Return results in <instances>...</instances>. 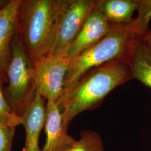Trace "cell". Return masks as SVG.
<instances>
[{
	"mask_svg": "<svg viewBox=\"0 0 151 151\" xmlns=\"http://www.w3.org/2000/svg\"><path fill=\"white\" fill-rule=\"evenodd\" d=\"M133 79L128 59L116 60L87 71L57 101L63 127L83 111L99 107L115 87Z\"/></svg>",
	"mask_w": 151,
	"mask_h": 151,
	"instance_id": "cell-1",
	"label": "cell"
},
{
	"mask_svg": "<svg viewBox=\"0 0 151 151\" xmlns=\"http://www.w3.org/2000/svg\"><path fill=\"white\" fill-rule=\"evenodd\" d=\"M56 12L57 0H22L16 34L32 64L51 51Z\"/></svg>",
	"mask_w": 151,
	"mask_h": 151,
	"instance_id": "cell-2",
	"label": "cell"
},
{
	"mask_svg": "<svg viewBox=\"0 0 151 151\" xmlns=\"http://www.w3.org/2000/svg\"><path fill=\"white\" fill-rule=\"evenodd\" d=\"M133 21L129 24L116 26L102 40L70 61L65 76L63 93L70 90L87 71L128 58L133 42L139 37Z\"/></svg>",
	"mask_w": 151,
	"mask_h": 151,
	"instance_id": "cell-3",
	"label": "cell"
},
{
	"mask_svg": "<svg viewBox=\"0 0 151 151\" xmlns=\"http://www.w3.org/2000/svg\"><path fill=\"white\" fill-rule=\"evenodd\" d=\"M6 71L9 79L7 103L12 111L20 116L35 92L33 86V64L16 33Z\"/></svg>",
	"mask_w": 151,
	"mask_h": 151,
	"instance_id": "cell-4",
	"label": "cell"
},
{
	"mask_svg": "<svg viewBox=\"0 0 151 151\" xmlns=\"http://www.w3.org/2000/svg\"><path fill=\"white\" fill-rule=\"evenodd\" d=\"M97 2V0H57L54 40L48 55H62Z\"/></svg>",
	"mask_w": 151,
	"mask_h": 151,
	"instance_id": "cell-5",
	"label": "cell"
},
{
	"mask_svg": "<svg viewBox=\"0 0 151 151\" xmlns=\"http://www.w3.org/2000/svg\"><path fill=\"white\" fill-rule=\"evenodd\" d=\"M70 60L64 56L47 55L33 64V86L35 93L57 103L64 91L65 76Z\"/></svg>",
	"mask_w": 151,
	"mask_h": 151,
	"instance_id": "cell-6",
	"label": "cell"
},
{
	"mask_svg": "<svg viewBox=\"0 0 151 151\" xmlns=\"http://www.w3.org/2000/svg\"><path fill=\"white\" fill-rule=\"evenodd\" d=\"M115 27L108 22L103 13L95 7L62 55L70 61L74 60L105 38Z\"/></svg>",
	"mask_w": 151,
	"mask_h": 151,
	"instance_id": "cell-7",
	"label": "cell"
},
{
	"mask_svg": "<svg viewBox=\"0 0 151 151\" xmlns=\"http://www.w3.org/2000/svg\"><path fill=\"white\" fill-rule=\"evenodd\" d=\"M20 116L25 130L23 151H41L39 147V138L46 121V105L44 104L43 97L35 93Z\"/></svg>",
	"mask_w": 151,
	"mask_h": 151,
	"instance_id": "cell-8",
	"label": "cell"
},
{
	"mask_svg": "<svg viewBox=\"0 0 151 151\" xmlns=\"http://www.w3.org/2000/svg\"><path fill=\"white\" fill-rule=\"evenodd\" d=\"M46 142L41 151H67L76 140L65 131L62 117L57 103L47 101L45 124Z\"/></svg>",
	"mask_w": 151,
	"mask_h": 151,
	"instance_id": "cell-9",
	"label": "cell"
},
{
	"mask_svg": "<svg viewBox=\"0 0 151 151\" xmlns=\"http://www.w3.org/2000/svg\"><path fill=\"white\" fill-rule=\"evenodd\" d=\"M21 2L22 0H10L0 9V76L6 70L10 60L17 14Z\"/></svg>",
	"mask_w": 151,
	"mask_h": 151,
	"instance_id": "cell-10",
	"label": "cell"
},
{
	"mask_svg": "<svg viewBox=\"0 0 151 151\" xmlns=\"http://www.w3.org/2000/svg\"><path fill=\"white\" fill-rule=\"evenodd\" d=\"M133 79L151 88V45L140 37L135 38L128 58Z\"/></svg>",
	"mask_w": 151,
	"mask_h": 151,
	"instance_id": "cell-11",
	"label": "cell"
},
{
	"mask_svg": "<svg viewBox=\"0 0 151 151\" xmlns=\"http://www.w3.org/2000/svg\"><path fill=\"white\" fill-rule=\"evenodd\" d=\"M96 7L110 23L115 26L129 24L137 10V0H97Z\"/></svg>",
	"mask_w": 151,
	"mask_h": 151,
	"instance_id": "cell-12",
	"label": "cell"
},
{
	"mask_svg": "<svg viewBox=\"0 0 151 151\" xmlns=\"http://www.w3.org/2000/svg\"><path fill=\"white\" fill-rule=\"evenodd\" d=\"M80 135V139L67 151H105L102 138L96 132L83 130Z\"/></svg>",
	"mask_w": 151,
	"mask_h": 151,
	"instance_id": "cell-13",
	"label": "cell"
},
{
	"mask_svg": "<svg viewBox=\"0 0 151 151\" xmlns=\"http://www.w3.org/2000/svg\"><path fill=\"white\" fill-rule=\"evenodd\" d=\"M138 16L134 18L133 25L139 37L148 32L151 19V0H137Z\"/></svg>",
	"mask_w": 151,
	"mask_h": 151,
	"instance_id": "cell-14",
	"label": "cell"
},
{
	"mask_svg": "<svg viewBox=\"0 0 151 151\" xmlns=\"http://www.w3.org/2000/svg\"><path fill=\"white\" fill-rule=\"evenodd\" d=\"M0 119L12 127L22 124L21 117L14 113L5 99L2 90V81L0 79Z\"/></svg>",
	"mask_w": 151,
	"mask_h": 151,
	"instance_id": "cell-15",
	"label": "cell"
},
{
	"mask_svg": "<svg viewBox=\"0 0 151 151\" xmlns=\"http://www.w3.org/2000/svg\"><path fill=\"white\" fill-rule=\"evenodd\" d=\"M15 128L0 119V151H11Z\"/></svg>",
	"mask_w": 151,
	"mask_h": 151,
	"instance_id": "cell-16",
	"label": "cell"
},
{
	"mask_svg": "<svg viewBox=\"0 0 151 151\" xmlns=\"http://www.w3.org/2000/svg\"><path fill=\"white\" fill-rule=\"evenodd\" d=\"M140 38H142L143 40H145L147 43L151 45V32L149 31L148 32H147L146 34H145L143 36L140 37Z\"/></svg>",
	"mask_w": 151,
	"mask_h": 151,
	"instance_id": "cell-17",
	"label": "cell"
},
{
	"mask_svg": "<svg viewBox=\"0 0 151 151\" xmlns=\"http://www.w3.org/2000/svg\"><path fill=\"white\" fill-rule=\"evenodd\" d=\"M1 3H2V1H0V9H1Z\"/></svg>",
	"mask_w": 151,
	"mask_h": 151,
	"instance_id": "cell-18",
	"label": "cell"
}]
</instances>
